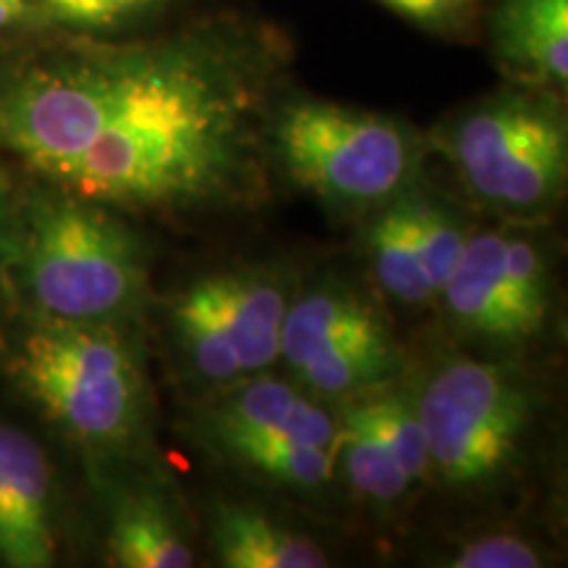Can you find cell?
Returning <instances> with one entry per match:
<instances>
[{
    "label": "cell",
    "mask_w": 568,
    "mask_h": 568,
    "mask_svg": "<svg viewBox=\"0 0 568 568\" xmlns=\"http://www.w3.org/2000/svg\"><path fill=\"white\" fill-rule=\"evenodd\" d=\"M284 69L272 32L216 19L0 61V151L113 211L205 216L264 201Z\"/></svg>",
    "instance_id": "obj_1"
},
{
    "label": "cell",
    "mask_w": 568,
    "mask_h": 568,
    "mask_svg": "<svg viewBox=\"0 0 568 568\" xmlns=\"http://www.w3.org/2000/svg\"><path fill=\"white\" fill-rule=\"evenodd\" d=\"M9 264L34 318L122 324L148 293L140 234L109 205L51 184L13 209Z\"/></svg>",
    "instance_id": "obj_2"
},
{
    "label": "cell",
    "mask_w": 568,
    "mask_h": 568,
    "mask_svg": "<svg viewBox=\"0 0 568 568\" xmlns=\"http://www.w3.org/2000/svg\"><path fill=\"white\" fill-rule=\"evenodd\" d=\"M11 374L42 414L88 447H122L145 422V376L119 324L34 318Z\"/></svg>",
    "instance_id": "obj_3"
},
{
    "label": "cell",
    "mask_w": 568,
    "mask_h": 568,
    "mask_svg": "<svg viewBox=\"0 0 568 568\" xmlns=\"http://www.w3.org/2000/svg\"><path fill=\"white\" fill-rule=\"evenodd\" d=\"M268 153L326 209L361 213L414 187L424 142L387 113L297 98L274 109Z\"/></svg>",
    "instance_id": "obj_4"
},
{
    "label": "cell",
    "mask_w": 568,
    "mask_h": 568,
    "mask_svg": "<svg viewBox=\"0 0 568 568\" xmlns=\"http://www.w3.org/2000/svg\"><path fill=\"white\" fill-rule=\"evenodd\" d=\"M435 148L481 205L539 216L564 197L568 126L556 90L510 88L439 126Z\"/></svg>",
    "instance_id": "obj_5"
},
{
    "label": "cell",
    "mask_w": 568,
    "mask_h": 568,
    "mask_svg": "<svg viewBox=\"0 0 568 568\" xmlns=\"http://www.w3.org/2000/svg\"><path fill=\"white\" fill-rule=\"evenodd\" d=\"M414 400L429 468L445 485H495L516 464L531 422V397L503 366L464 355L447 358L426 376Z\"/></svg>",
    "instance_id": "obj_6"
},
{
    "label": "cell",
    "mask_w": 568,
    "mask_h": 568,
    "mask_svg": "<svg viewBox=\"0 0 568 568\" xmlns=\"http://www.w3.org/2000/svg\"><path fill=\"white\" fill-rule=\"evenodd\" d=\"M293 297V280L282 268L237 266L205 274L172 305L176 345L211 385L266 372L280 361Z\"/></svg>",
    "instance_id": "obj_7"
},
{
    "label": "cell",
    "mask_w": 568,
    "mask_h": 568,
    "mask_svg": "<svg viewBox=\"0 0 568 568\" xmlns=\"http://www.w3.org/2000/svg\"><path fill=\"white\" fill-rule=\"evenodd\" d=\"M280 358L314 397H355L387 387L403 366L393 326L364 293L324 282L293 297Z\"/></svg>",
    "instance_id": "obj_8"
},
{
    "label": "cell",
    "mask_w": 568,
    "mask_h": 568,
    "mask_svg": "<svg viewBox=\"0 0 568 568\" xmlns=\"http://www.w3.org/2000/svg\"><path fill=\"white\" fill-rule=\"evenodd\" d=\"M439 301L453 329L468 343H531L550 311V268L542 247L524 234H468Z\"/></svg>",
    "instance_id": "obj_9"
},
{
    "label": "cell",
    "mask_w": 568,
    "mask_h": 568,
    "mask_svg": "<svg viewBox=\"0 0 568 568\" xmlns=\"http://www.w3.org/2000/svg\"><path fill=\"white\" fill-rule=\"evenodd\" d=\"M55 556L51 464L27 432L0 422V564L48 568Z\"/></svg>",
    "instance_id": "obj_10"
},
{
    "label": "cell",
    "mask_w": 568,
    "mask_h": 568,
    "mask_svg": "<svg viewBox=\"0 0 568 568\" xmlns=\"http://www.w3.org/2000/svg\"><path fill=\"white\" fill-rule=\"evenodd\" d=\"M205 408V432L216 447L237 439H301L318 447L337 443V416L329 414L318 397L305 395L295 385L272 376H245L232 382Z\"/></svg>",
    "instance_id": "obj_11"
},
{
    "label": "cell",
    "mask_w": 568,
    "mask_h": 568,
    "mask_svg": "<svg viewBox=\"0 0 568 568\" xmlns=\"http://www.w3.org/2000/svg\"><path fill=\"white\" fill-rule=\"evenodd\" d=\"M489 42L503 71L524 88L568 82V0H497Z\"/></svg>",
    "instance_id": "obj_12"
},
{
    "label": "cell",
    "mask_w": 568,
    "mask_h": 568,
    "mask_svg": "<svg viewBox=\"0 0 568 568\" xmlns=\"http://www.w3.org/2000/svg\"><path fill=\"white\" fill-rule=\"evenodd\" d=\"M211 542L226 568H324L329 556L303 531L276 521L266 510L216 503Z\"/></svg>",
    "instance_id": "obj_13"
},
{
    "label": "cell",
    "mask_w": 568,
    "mask_h": 568,
    "mask_svg": "<svg viewBox=\"0 0 568 568\" xmlns=\"http://www.w3.org/2000/svg\"><path fill=\"white\" fill-rule=\"evenodd\" d=\"M109 558L119 568H190L195 552L159 489H134L113 506Z\"/></svg>",
    "instance_id": "obj_14"
},
{
    "label": "cell",
    "mask_w": 568,
    "mask_h": 568,
    "mask_svg": "<svg viewBox=\"0 0 568 568\" xmlns=\"http://www.w3.org/2000/svg\"><path fill=\"white\" fill-rule=\"evenodd\" d=\"M335 458L343 464L347 481L358 495L372 503L400 500L414 487V479L397 464L393 447L379 435L368 416L364 397L355 395L337 418Z\"/></svg>",
    "instance_id": "obj_15"
},
{
    "label": "cell",
    "mask_w": 568,
    "mask_h": 568,
    "mask_svg": "<svg viewBox=\"0 0 568 568\" xmlns=\"http://www.w3.org/2000/svg\"><path fill=\"white\" fill-rule=\"evenodd\" d=\"M408 193L410 190L379 205L368 226L366 245L376 282L385 287V293L406 305H424L437 295L426 280L422 253H418Z\"/></svg>",
    "instance_id": "obj_16"
},
{
    "label": "cell",
    "mask_w": 568,
    "mask_h": 568,
    "mask_svg": "<svg viewBox=\"0 0 568 568\" xmlns=\"http://www.w3.org/2000/svg\"><path fill=\"white\" fill-rule=\"evenodd\" d=\"M219 450L276 485L297 489H311L329 481L337 464L332 447H318L301 439H237V443L222 445Z\"/></svg>",
    "instance_id": "obj_17"
},
{
    "label": "cell",
    "mask_w": 568,
    "mask_h": 568,
    "mask_svg": "<svg viewBox=\"0 0 568 568\" xmlns=\"http://www.w3.org/2000/svg\"><path fill=\"white\" fill-rule=\"evenodd\" d=\"M408 197L426 280H429L432 290H435V295L439 297L447 276H450V272L458 264L460 253H464L468 232L464 230V224L458 222L456 213L445 209L443 203H435L429 201V197L418 195L414 187H410Z\"/></svg>",
    "instance_id": "obj_18"
},
{
    "label": "cell",
    "mask_w": 568,
    "mask_h": 568,
    "mask_svg": "<svg viewBox=\"0 0 568 568\" xmlns=\"http://www.w3.org/2000/svg\"><path fill=\"white\" fill-rule=\"evenodd\" d=\"M42 19L80 32H109L159 9L163 0H32Z\"/></svg>",
    "instance_id": "obj_19"
},
{
    "label": "cell",
    "mask_w": 568,
    "mask_h": 568,
    "mask_svg": "<svg viewBox=\"0 0 568 568\" xmlns=\"http://www.w3.org/2000/svg\"><path fill=\"white\" fill-rule=\"evenodd\" d=\"M456 568H537L545 566L537 545L518 535H485L471 539L450 558Z\"/></svg>",
    "instance_id": "obj_20"
},
{
    "label": "cell",
    "mask_w": 568,
    "mask_h": 568,
    "mask_svg": "<svg viewBox=\"0 0 568 568\" xmlns=\"http://www.w3.org/2000/svg\"><path fill=\"white\" fill-rule=\"evenodd\" d=\"M379 3L424 30L453 32L466 24L477 0H379Z\"/></svg>",
    "instance_id": "obj_21"
},
{
    "label": "cell",
    "mask_w": 568,
    "mask_h": 568,
    "mask_svg": "<svg viewBox=\"0 0 568 568\" xmlns=\"http://www.w3.org/2000/svg\"><path fill=\"white\" fill-rule=\"evenodd\" d=\"M42 19V13L34 9L32 0H0V32L21 30V27H32Z\"/></svg>",
    "instance_id": "obj_22"
},
{
    "label": "cell",
    "mask_w": 568,
    "mask_h": 568,
    "mask_svg": "<svg viewBox=\"0 0 568 568\" xmlns=\"http://www.w3.org/2000/svg\"><path fill=\"white\" fill-rule=\"evenodd\" d=\"M11 226H13V209H9L3 190H0V268H3V264H9Z\"/></svg>",
    "instance_id": "obj_23"
}]
</instances>
